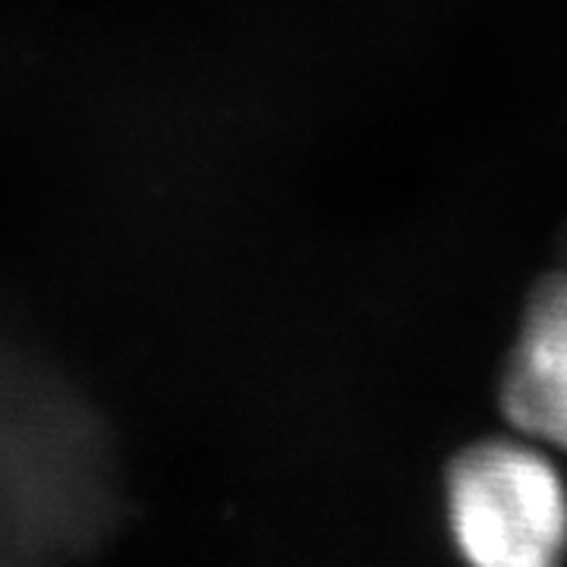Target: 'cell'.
Instances as JSON below:
<instances>
[{
	"mask_svg": "<svg viewBox=\"0 0 567 567\" xmlns=\"http://www.w3.org/2000/svg\"><path fill=\"white\" fill-rule=\"evenodd\" d=\"M447 520L473 565L546 567L567 548V488L529 439H488L447 466Z\"/></svg>",
	"mask_w": 567,
	"mask_h": 567,
	"instance_id": "1",
	"label": "cell"
},
{
	"mask_svg": "<svg viewBox=\"0 0 567 567\" xmlns=\"http://www.w3.org/2000/svg\"><path fill=\"white\" fill-rule=\"evenodd\" d=\"M502 410L524 439L567 451V275H551L529 297L502 379Z\"/></svg>",
	"mask_w": 567,
	"mask_h": 567,
	"instance_id": "2",
	"label": "cell"
}]
</instances>
